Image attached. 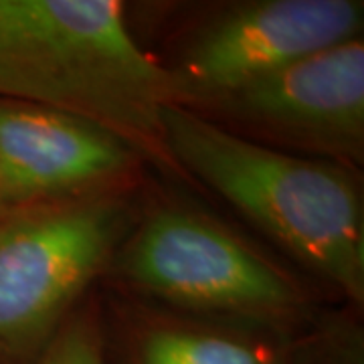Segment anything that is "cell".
Listing matches in <instances>:
<instances>
[{
	"mask_svg": "<svg viewBox=\"0 0 364 364\" xmlns=\"http://www.w3.org/2000/svg\"><path fill=\"white\" fill-rule=\"evenodd\" d=\"M126 195L0 215V363H33L112 265L130 231Z\"/></svg>",
	"mask_w": 364,
	"mask_h": 364,
	"instance_id": "277c9868",
	"label": "cell"
},
{
	"mask_svg": "<svg viewBox=\"0 0 364 364\" xmlns=\"http://www.w3.org/2000/svg\"><path fill=\"white\" fill-rule=\"evenodd\" d=\"M144 158L104 126L47 105L0 100L4 210L126 195Z\"/></svg>",
	"mask_w": 364,
	"mask_h": 364,
	"instance_id": "52a82bcc",
	"label": "cell"
},
{
	"mask_svg": "<svg viewBox=\"0 0 364 364\" xmlns=\"http://www.w3.org/2000/svg\"><path fill=\"white\" fill-rule=\"evenodd\" d=\"M31 364H105V336L97 306L79 304Z\"/></svg>",
	"mask_w": 364,
	"mask_h": 364,
	"instance_id": "9c48e42d",
	"label": "cell"
},
{
	"mask_svg": "<svg viewBox=\"0 0 364 364\" xmlns=\"http://www.w3.org/2000/svg\"><path fill=\"white\" fill-rule=\"evenodd\" d=\"M2 213H6V210H4V205H2V196H0V215Z\"/></svg>",
	"mask_w": 364,
	"mask_h": 364,
	"instance_id": "30bf717a",
	"label": "cell"
},
{
	"mask_svg": "<svg viewBox=\"0 0 364 364\" xmlns=\"http://www.w3.org/2000/svg\"><path fill=\"white\" fill-rule=\"evenodd\" d=\"M360 0H253L227 4L188 28L166 71L178 107L193 105L363 37Z\"/></svg>",
	"mask_w": 364,
	"mask_h": 364,
	"instance_id": "8992f818",
	"label": "cell"
},
{
	"mask_svg": "<svg viewBox=\"0 0 364 364\" xmlns=\"http://www.w3.org/2000/svg\"><path fill=\"white\" fill-rule=\"evenodd\" d=\"M164 138L186 181L245 215L306 269L364 306V205L358 170L249 142L170 105Z\"/></svg>",
	"mask_w": 364,
	"mask_h": 364,
	"instance_id": "7a4b0ae2",
	"label": "cell"
},
{
	"mask_svg": "<svg viewBox=\"0 0 364 364\" xmlns=\"http://www.w3.org/2000/svg\"><path fill=\"white\" fill-rule=\"evenodd\" d=\"M184 109L249 142L360 170L364 41L360 37L314 53Z\"/></svg>",
	"mask_w": 364,
	"mask_h": 364,
	"instance_id": "5b68a950",
	"label": "cell"
},
{
	"mask_svg": "<svg viewBox=\"0 0 364 364\" xmlns=\"http://www.w3.org/2000/svg\"><path fill=\"white\" fill-rule=\"evenodd\" d=\"M124 284L168 310L291 340L314 301L291 273L207 213L156 205L112 259Z\"/></svg>",
	"mask_w": 364,
	"mask_h": 364,
	"instance_id": "3957f363",
	"label": "cell"
},
{
	"mask_svg": "<svg viewBox=\"0 0 364 364\" xmlns=\"http://www.w3.org/2000/svg\"><path fill=\"white\" fill-rule=\"evenodd\" d=\"M117 318L122 364H291V340L259 330L142 304Z\"/></svg>",
	"mask_w": 364,
	"mask_h": 364,
	"instance_id": "ba28073f",
	"label": "cell"
},
{
	"mask_svg": "<svg viewBox=\"0 0 364 364\" xmlns=\"http://www.w3.org/2000/svg\"><path fill=\"white\" fill-rule=\"evenodd\" d=\"M0 100L91 119L186 181L162 124L176 105L172 83L117 0H0Z\"/></svg>",
	"mask_w": 364,
	"mask_h": 364,
	"instance_id": "6da1fadb",
	"label": "cell"
}]
</instances>
